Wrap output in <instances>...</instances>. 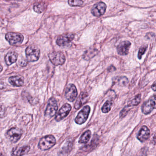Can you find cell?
Returning <instances> with one entry per match:
<instances>
[{"label":"cell","instance_id":"obj_1","mask_svg":"<svg viewBox=\"0 0 156 156\" xmlns=\"http://www.w3.org/2000/svg\"><path fill=\"white\" fill-rule=\"evenodd\" d=\"M56 140L52 135L45 136L40 140L38 144V147L42 151L50 149L55 145Z\"/></svg>","mask_w":156,"mask_h":156},{"label":"cell","instance_id":"obj_2","mask_svg":"<svg viewBox=\"0 0 156 156\" xmlns=\"http://www.w3.org/2000/svg\"><path fill=\"white\" fill-rule=\"evenodd\" d=\"M27 60L31 62L37 61L40 58V49L34 45L28 46L25 50Z\"/></svg>","mask_w":156,"mask_h":156},{"label":"cell","instance_id":"obj_3","mask_svg":"<svg viewBox=\"0 0 156 156\" xmlns=\"http://www.w3.org/2000/svg\"><path fill=\"white\" fill-rule=\"evenodd\" d=\"M58 110V105L56 99L54 98H51L49 100L46 109L45 111V117L50 119L55 116Z\"/></svg>","mask_w":156,"mask_h":156},{"label":"cell","instance_id":"obj_4","mask_svg":"<svg viewBox=\"0 0 156 156\" xmlns=\"http://www.w3.org/2000/svg\"><path fill=\"white\" fill-rule=\"evenodd\" d=\"M50 61L55 66L63 65L66 61V57L63 52H54L48 54Z\"/></svg>","mask_w":156,"mask_h":156},{"label":"cell","instance_id":"obj_5","mask_svg":"<svg viewBox=\"0 0 156 156\" xmlns=\"http://www.w3.org/2000/svg\"><path fill=\"white\" fill-rule=\"evenodd\" d=\"M23 131L18 127H13L9 129L6 133L7 138L13 143H17L21 138Z\"/></svg>","mask_w":156,"mask_h":156},{"label":"cell","instance_id":"obj_6","mask_svg":"<svg viewBox=\"0 0 156 156\" xmlns=\"http://www.w3.org/2000/svg\"><path fill=\"white\" fill-rule=\"evenodd\" d=\"M5 38L9 44L12 46L21 45L24 39L22 34L13 32H9L7 33Z\"/></svg>","mask_w":156,"mask_h":156},{"label":"cell","instance_id":"obj_7","mask_svg":"<svg viewBox=\"0 0 156 156\" xmlns=\"http://www.w3.org/2000/svg\"><path fill=\"white\" fill-rule=\"evenodd\" d=\"M90 112V107L89 106L84 107L75 118V122L78 125H82L84 123L88 118Z\"/></svg>","mask_w":156,"mask_h":156},{"label":"cell","instance_id":"obj_8","mask_svg":"<svg viewBox=\"0 0 156 156\" xmlns=\"http://www.w3.org/2000/svg\"><path fill=\"white\" fill-rule=\"evenodd\" d=\"M78 90L76 86L73 84L67 86L65 90V96L70 102H73L78 96Z\"/></svg>","mask_w":156,"mask_h":156},{"label":"cell","instance_id":"obj_9","mask_svg":"<svg viewBox=\"0 0 156 156\" xmlns=\"http://www.w3.org/2000/svg\"><path fill=\"white\" fill-rule=\"evenodd\" d=\"M156 108V96L154 95L149 100L145 102L142 106V112L145 115L149 114Z\"/></svg>","mask_w":156,"mask_h":156},{"label":"cell","instance_id":"obj_10","mask_svg":"<svg viewBox=\"0 0 156 156\" xmlns=\"http://www.w3.org/2000/svg\"><path fill=\"white\" fill-rule=\"evenodd\" d=\"M75 35L73 34L67 33L62 34L57 38L56 44L60 47L65 46L70 44L73 40Z\"/></svg>","mask_w":156,"mask_h":156},{"label":"cell","instance_id":"obj_11","mask_svg":"<svg viewBox=\"0 0 156 156\" xmlns=\"http://www.w3.org/2000/svg\"><path fill=\"white\" fill-rule=\"evenodd\" d=\"M107 6L104 2L100 1L95 4L93 7L91 13L94 16L99 17L105 13Z\"/></svg>","mask_w":156,"mask_h":156},{"label":"cell","instance_id":"obj_12","mask_svg":"<svg viewBox=\"0 0 156 156\" xmlns=\"http://www.w3.org/2000/svg\"><path fill=\"white\" fill-rule=\"evenodd\" d=\"M72 110V106L68 104H66L62 106L58 113L55 116V119L56 121H60L64 118L67 116Z\"/></svg>","mask_w":156,"mask_h":156},{"label":"cell","instance_id":"obj_13","mask_svg":"<svg viewBox=\"0 0 156 156\" xmlns=\"http://www.w3.org/2000/svg\"><path fill=\"white\" fill-rule=\"evenodd\" d=\"M131 45V44L129 41H124L121 42L117 47V51L118 54L120 55L128 54Z\"/></svg>","mask_w":156,"mask_h":156},{"label":"cell","instance_id":"obj_14","mask_svg":"<svg viewBox=\"0 0 156 156\" xmlns=\"http://www.w3.org/2000/svg\"><path fill=\"white\" fill-rule=\"evenodd\" d=\"M150 130L147 126H143L139 131L137 138L142 143L146 141L149 137Z\"/></svg>","mask_w":156,"mask_h":156},{"label":"cell","instance_id":"obj_15","mask_svg":"<svg viewBox=\"0 0 156 156\" xmlns=\"http://www.w3.org/2000/svg\"><path fill=\"white\" fill-rule=\"evenodd\" d=\"M29 146H24L21 147H15L11 152L12 156H22L27 154L30 150Z\"/></svg>","mask_w":156,"mask_h":156},{"label":"cell","instance_id":"obj_16","mask_svg":"<svg viewBox=\"0 0 156 156\" xmlns=\"http://www.w3.org/2000/svg\"><path fill=\"white\" fill-rule=\"evenodd\" d=\"M88 97V94L87 93H81L75 103L74 105L75 109L77 110H79L84 104L86 103Z\"/></svg>","mask_w":156,"mask_h":156},{"label":"cell","instance_id":"obj_17","mask_svg":"<svg viewBox=\"0 0 156 156\" xmlns=\"http://www.w3.org/2000/svg\"><path fill=\"white\" fill-rule=\"evenodd\" d=\"M18 54L15 52H11L8 53L5 57V62L8 66L13 64L18 59Z\"/></svg>","mask_w":156,"mask_h":156},{"label":"cell","instance_id":"obj_18","mask_svg":"<svg viewBox=\"0 0 156 156\" xmlns=\"http://www.w3.org/2000/svg\"><path fill=\"white\" fill-rule=\"evenodd\" d=\"M9 82L12 85L20 87L24 84V79L21 76H13L9 78Z\"/></svg>","mask_w":156,"mask_h":156},{"label":"cell","instance_id":"obj_19","mask_svg":"<svg viewBox=\"0 0 156 156\" xmlns=\"http://www.w3.org/2000/svg\"><path fill=\"white\" fill-rule=\"evenodd\" d=\"M91 136V131L89 130L86 131L85 132H84L80 137V138L79 140L78 143L80 144L87 143L90 140Z\"/></svg>","mask_w":156,"mask_h":156},{"label":"cell","instance_id":"obj_20","mask_svg":"<svg viewBox=\"0 0 156 156\" xmlns=\"http://www.w3.org/2000/svg\"><path fill=\"white\" fill-rule=\"evenodd\" d=\"M98 50L95 49H90L87 51H86L84 54L83 55L84 59L85 60H89L92 58L98 53Z\"/></svg>","mask_w":156,"mask_h":156},{"label":"cell","instance_id":"obj_21","mask_svg":"<svg viewBox=\"0 0 156 156\" xmlns=\"http://www.w3.org/2000/svg\"><path fill=\"white\" fill-rule=\"evenodd\" d=\"M141 101V95L140 94H138L137 96H135V98L132 100H131L128 105L125 107V108L128 110L129 108L133 106H136L137 105L140 103Z\"/></svg>","mask_w":156,"mask_h":156},{"label":"cell","instance_id":"obj_22","mask_svg":"<svg viewBox=\"0 0 156 156\" xmlns=\"http://www.w3.org/2000/svg\"><path fill=\"white\" fill-rule=\"evenodd\" d=\"M112 101L107 100L106 101L102 108V111L104 113H107L110 111L112 106Z\"/></svg>","mask_w":156,"mask_h":156},{"label":"cell","instance_id":"obj_23","mask_svg":"<svg viewBox=\"0 0 156 156\" xmlns=\"http://www.w3.org/2000/svg\"><path fill=\"white\" fill-rule=\"evenodd\" d=\"M45 4L44 3H38L35 4L33 7V9L34 12L38 13H43V11L45 10Z\"/></svg>","mask_w":156,"mask_h":156},{"label":"cell","instance_id":"obj_24","mask_svg":"<svg viewBox=\"0 0 156 156\" xmlns=\"http://www.w3.org/2000/svg\"><path fill=\"white\" fill-rule=\"evenodd\" d=\"M117 81L118 84L119 86H125L129 83V80L127 78V77L123 76V77H120L118 80Z\"/></svg>","mask_w":156,"mask_h":156},{"label":"cell","instance_id":"obj_25","mask_svg":"<svg viewBox=\"0 0 156 156\" xmlns=\"http://www.w3.org/2000/svg\"><path fill=\"white\" fill-rule=\"evenodd\" d=\"M68 4L71 7H80L83 5L84 1L80 0H70L68 1Z\"/></svg>","mask_w":156,"mask_h":156},{"label":"cell","instance_id":"obj_26","mask_svg":"<svg viewBox=\"0 0 156 156\" xmlns=\"http://www.w3.org/2000/svg\"><path fill=\"white\" fill-rule=\"evenodd\" d=\"M147 47L146 46H143L141 47L139 50L138 53V58L139 59L141 60L142 59V56L144 54L147 49Z\"/></svg>","mask_w":156,"mask_h":156},{"label":"cell","instance_id":"obj_27","mask_svg":"<svg viewBox=\"0 0 156 156\" xmlns=\"http://www.w3.org/2000/svg\"><path fill=\"white\" fill-rule=\"evenodd\" d=\"M6 107L3 105L0 104V118H3L6 116Z\"/></svg>","mask_w":156,"mask_h":156},{"label":"cell","instance_id":"obj_28","mask_svg":"<svg viewBox=\"0 0 156 156\" xmlns=\"http://www.w3.org/2000/svg\"><path fill=\"white\" fill-rule=\"evenodd\" d=\"M27 98L29 103L32 104V105L37 104L39 102V99L37 98H33L31 96H28Z\"/></svg>","mask_w":156,"mask_h":156},{"label":"cell","instance_id":"obj_29","mask_svg":"<svg viewBox=\"0 0 156 156\" xmlns=\"http://www.w3.org/2000/svg\"><path fill=\"white\" fill-rule=\"evenodd\" d=\"M20 65L22 66H25L27 65L28 61L27 60H21L19 61Z\"/></svg>","mask_w":156,"mask_h":156},{"label":"cell","instance_id":"obj_30","mask_svg":"<svg viewBox=\"0 0 156 156\" xmlns=\"http://www.w3.org/2000/svg\"><path fill=\"white\" fill-rule=\"evenodd\" d=\"M6 87V85L2 82L0 83V89H3Z\"/></svg>","mask_w":156,"mask_h":156},{"label":"cell","instance_id":"obj_31","mask_svg":"<svg viewBox=\"0 0 156 156\" xmlns=\"http://www.w3.org/2000/svg\"><path fill=\"white\" fill-rule=\"evenodd\" d=\"M152 90H153L154 91H156V82H155V81H154L153 84L152 86Z\"/></svg>","mask_w":156,"mask_h":156},{"label":"cell","instance_id":"obj_32","mask_svg":"<svg viewBox=\"0 0 156 156\" xmlns=\"http://www.w3.org/2000/svg\"><path fill=\"white\" fill-rule=\"evenodd\" d=\"M2 70H3V67L1 64H0V72H2Z\"/></svg>","mask_w":156,"mask_h":156}]
</instances>
